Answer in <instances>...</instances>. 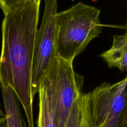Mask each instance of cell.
<instances>
[{
  "instance_id": "obj_1",
  "label": "cell",
  "mask_w": 127,
  "mask_h": 127,
  "mask_svg": "<svg viewBox=\"0 0 127 127\" xmlns=\"http://www.w3.org/2000/svg\"><path fill=\"white\" fill-rule=\"evenodd\" d=\"M41 0H26L5 12L1 25L0 86L9 87L34 127L32 68Z\"/></svg>"
},
{
  "instance_id": "obj_2",
  "label": "cell",
  "mask_w": 127,
  "mask_h": 127,
  "mask_svg": "<svg viewBox=\"0 0 127 127\" xmlns=\"http://www.w3.org/2000/svg\"><path fill=\"white\" fill-rule=\"evenodd\" d=\"M100 13L99 9L81 2L57 12V58L73 63L74 58L102 32Z\"/></svg>"
},
{
  "instance_id": "obj_3",
  "label": "cell",
  "mask_w": 127,
  "mask_h": 127,
  "mask_svg": "<svg viewBox=\"0 0 127 127\" xmlns=\"http://www.w3.org/2000/svg\"><path fill=\"white\" fill-rule=\"evenodd\" d=\"M127 78L88 93V127H127Z\"/></svg>"
},
{
  "instance_id": "obj_4",
  "label": "cell",
  "mask_w": 127,
  "mask_h": 127,
  "mask_svg": "<svg viewBox=\"0 0 127 127\" xmlns=\"http://www.w3.org/2000/svg\"><path fill=\"white\" fill-rule=\"evenodd\" d=\"M45 9L42 23L36 33L32 68V90L35 96L41 82L50 69L56 55L57 0H44Z\"/></svg>"
},
{
  "instance_id": "obj_5",
  "label": "cell",
  "mask_w": 127,
  "mask_h": 127,
  "mask_svg": "<svg viewBox=\"0 0 127 127\" xmlns=\"http://www.w3.org/2000/svg\"><path fill=\"white\" fill-rule=\"evenodd\" d=\"M73 64L57 58L55 102L58 127H65L74 104L83 94L84 78L74 71Z\"/></svg>"
},
{
  "instance_id": "obj_6",
  "label": "cell",
  "mask_w": 127,
  "mask_h": 127,
  "mask_svg": "<svg viewBox=\"0 0 127 127\" xmlns=\"http://www.w3.org/2000/svg\"><path fill=\"white\" fill-rule=\"evenodd\" d=\"M56 73L57 58L38 89L39 111L37 127H58L56 118Z\"/></svg>"
},
{
  "instance_id": "obj_7",
  "label": "cell",
  "mask_w": 127,
  "mask_h": 127,
  "mask_svg": "<svg viewBox=\"0 0 127 127\" xmlns=\"http://www.w3.org/2000/svg\"><path fill=\"white\" fill-rule=\"evenodd\" d=\"M109 68H117L122 72L127 70V33L113 36L112 45L110 48L100 54Z\"/></svg>"
},
{
  "instance_id": "obj_8",
  "label": "cell",
  "mask_w": 127,
  "mask_h": 127,
  "mask_svg": "<svg viewBox=\"0 0 127 127\" xmlns=\"http://www.w3.org/2000/svg\"><path fill=\"white\" fill-rule=\"evenodd\" d=\"M7 127H26L21 110V103L12 89L1 86Z\"/></svg>"
},
{
  "instance_id": "obj_9",
  "label": "cell",
  "mask_w": 127,
  "mask_h": 127,
  "mask_svg": "<svg viewBox=\"0 0 127 127\" xmlns=\"http://www.w3.org/2000/svg\"><path fill=\"white\" fill-rule=\"evenodd\" d=\"M65 127H88L87 94H82L76 102Z\"/></svg>"
},
{
  "instance_id": "obj_10",
  "label": "cell",
  "mask_w": 127,
  "mask_h": 127,
  "mask_svg": "<svg viewBox=\"0 0 127 127\" xmlns=\"http://www.w3.org/2000/svg\"><path fill=\"white\" fill-rule=\"evenodd\" d=\"M26 0H0V8L4 14L11 8Z\"/></svg>"
},
{
  "instance_id": "obj_11",
  "label": "cell",
  "mask_w": 127,
  "mask_h": 127,
  "mask_svg": "<svg viewBox=\"0 0 127 127\" xmlns=\"http://www.w3.org/2000/svg\"><path fill=\"white\" fill-rule=\"evenodd\" d=\"M0 127H7L6 116L0 119Z\"/></svg>"
},
{
  "instance_id": "obj_12",
  "label": "cell",
  "mask_w": 127,
  "mask_h": 127,
  "mask_svg": "<svg viewBox=\"0 0 127 127\" xmlns=\"http://www.w3.org/2000/svg\"><path fill=\"white\" fill-rule=\"evenodd\" d=\"M6 116L5 115V114L3 112V111L2 110V109H1V105H0V119H2V118Z\"/></svg>"
}]
</instances>
